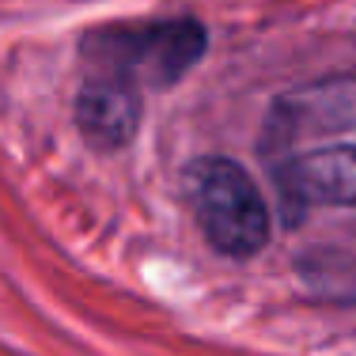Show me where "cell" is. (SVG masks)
<instances>
[{
  "label": "cell",
  "instance_id": "1",
  "mask_svg": "<svg viewBox=\"0 0 356 356\" xmlns=\"http://www.w3.org/2000/svg\"><path fill=\"white\" fill-rule=\"evenodd\" d=\"M186 197L209 247L227 258H250L269 243V201L247 167L227 156H201L182 175Z\"/></svg>",
  "mask_w": 356,
  "mask_h": 356
},
{
  "label": "cell",
  "instance_id": "5",
  "mask_svg": "<svg viewBox=\"0 0 356 356\" xmlns=\"http://www.w3.org/2000/svg\"><path fill=\"white\" fill-rule=\"evenodd\" d=\"M277 125H284L288 137L300 133H341L356 129V80L318 83L311 91H296L277 103Z\"/></svg>",
  "mask_w": 356,
  "mask_h": 356
},
{
  "label": "cell",
  "instance_id": "4",
  "mask_svg": "<svg viewBox=\"0 0 356 356\" xmlns=\"http://www.w3.org/2000/svg\"><path fill=\"white\" fill-rule=\"evenodd\" d=\"M292 205H356V144H330L277 171Z\"/></svg>",
  "mask_w": 356,
  "mask_h": 356
},
{
  "label": "cell",
  "instance_id": "2",
  "mask_svg": "<svg viewBox=\"0 0 356 356\" xmlns=\"http://www.w3.org/2000/svg\"><path fill=\"white\" fill-rule=\"evenodd\" d=\"M209 35L197 19H159L137 27H99L83 38V65L148 88H171L201 61Z\"/></svg>",
  "mask_w": 356,
  "mask_h": 356
},
{
  "label": "cell",
  "instance_id": "3",
  "mask_svg": "<svg viewBox=\"0 0 356 356\" xmlns=\"http://www.w3.org/2000/svg\"><path fill=\"white\" fill-rule=\"evenodd\" d=\"M83 140L95 148H125L140 125V83L106 69H88L72 103Z\"/></svg>",
  "mask_w": 356,
  "mask_h": 356
}]
</instances>
